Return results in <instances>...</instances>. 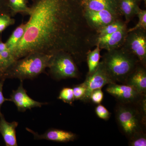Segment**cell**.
Returning a JSON list of instances; mask_svg holds the SVG:
<instances>
[{
    "instance_id": "obj_5",
    "label": "cell",
    "mask_w": 146,
    "mask_h": 146,
    "mask_svg": "<svg viewBox=\"0 0 146 146\" xmlns=\"http://www.w3.org/2000/svg\"><path fill=\"white\" fill-rule=\"evenodd\" d=\"M50 75L56 80L78 78L79 72L72 56L65 52H59L52 55L48 68Z\"/></svg>"
},
{
    "instance_id": "obj_27",
    "label": "cell",
    "mask_w": 146,
    "mask_h": 146,
    "mask_svg": "<svg viewBox=\"0 0 146 146\" xmlns=\"http://www.w3.org/2000/svg\"><path fill=\"white\" fill-rule=\"evenodd\" d=\"M95 112L99 118L105 121L109 119L111 116V114L107 108L102 105L100 104H98L96 107Z\"/></svg>"
},
{
    "instance_id": "obj_4",
    "label": "cell",
    "mask_w": 146,
    "mask_h": 146,
    "mask_svg": "<svg viewBox=\"0 0 146 146\" xmlns=\"http://www.w3.org/2000/svg\"><path fill=\"white\" fill-rule=\"evenodd\" d=\"M115 112L120 129L128 139L136 133L145 132L146 116L141 111L139 102L137 104L118 102Z\"/></svg>"
},
{
    "instance_id": "obj_11",
    "label": "cell",
    "mask_w": 146,
    "mask_h": 146,
    "mask_svg": "<svg viewBox=\"0 0 146 146\" xmlns=\"http://www.w3.org/2000/svg\"><path fill=\"white\" fill-rule=\"evenodd\" d=\"M128 29L126 28L111 34L102 36H97L94 45L100 49L108 51L117 49L123 46L127 34Z\"/></svg>"
},
{
    "instance_id": "obj_26",
    "label": "cell",
    "mask_w": 146,
    "mask_h": 146,
    "mask_svg": "<svg viewBox=\"0 0 146 146\" xmlns=\"http://www.w3.org/2000/svg\"><path fill=\"white\" fill-rule=\"evenodd\" d=\"M138 16L139 21L137 25L132 28L129 29L127 30V32L138 29H142L146 30V11L140 9L137 14Z\"/></svg>"
},
{
    "instance_id": "obj_29",
    "label": "cell",
    "mask_w": 146,
    "mask_h": 146,
    "mask_svg": "<svg viewBox=\"0 0 146 146\" xmlns=\"http://www.w3.org/2000/svg\"><path fill=\"white\" fill-rule=\"evenodd\" d=\"M0 13H7L13 16L8 3H2L1 0H0Z\"/></svg>"
},
{
    "instance_id": "obj_28",
    "label": "cell",
    "mask_w": 146,
    "mask_h": 146,
    "mask_svg": "<svg viewBox=\"0 0 146 146\" xmlns=\"http://www.w3.org/2000/svg\"><path fill=\"white\" fill-rule=\"evenodd\" d=\"M104 98V93L102 89H96L91 93L90 101L97 104H100Z\"/></svg>"
},
{
    "instance_id": "obj_18",
    "label": "cell",
    "mask_w": 146,
    "mask_h": 146,
    "mask_svg": "<svg viewBox=\"0 0 146 146\" xmlns=\"http://www.w3.org/2000/svg\"><path fill=\"white\" fill-rule=\"evenodd\" d=\"M26 27L27 23L21 24L14 30L9 38L5 42L7 47L12 54L22 40L26 31Z\"/></svg>"
},
{
    "instance_id": "obj_20",
    "label": "cell",
    "mask_w": 146,
    "mask_h": 146,
    "mask_svg": "<svg viewBox=\"0 0 146 146\" xmlns=\"http://www.w3.org/2000/svg\"><path fill=\"white\" fill-rule=\"evenodd\" d=\"M8 5L13 16L18 13L29 15L31 7L27 5L26 0H7Z\"/></svg>"
},
{
    "instance_id": "obj_16",
    "label": "cell",
    "mask_w": 146,
    "mask_h": 146,
    "mask_svg": "<svg viewBox=\"0 0 146 146\" xmlns=\"http://www.w3.org/2000/svg\"><path fill=\"white\" fill-rule=\"evenodd\" d=\"M140 0H119V7L121 15H123L127 22L137 15L140 10Z\"/></svg>"
},
{
    "instance_id": "obj_32",
    "label": "cell",
    "mask_w": 146,
    "mask_h": 146,
    "mask_svg": "<svg viewBox=\"0 0 146 146\" xmlns=\"http://www.w3.org/2000/svg\"><path fill=\"white\" fill-rule=\"evenodd\" d=\"M26 1H27V0H26Z\"/></svg>"
},
{
    "instance_id": "obj_12",
    "label": "cell",
    "mask_w": 146,
    "mask_h": 146,
    "mask_svg": "<svg viewBox=\"0 0 146 146\" xmlns=\"http://www.w3.org/2000/svg\"><path fill=\"white\" fill-rule=\"evenodd\" d=\"M26 129L32 133L34 139L36 140H46L59 143H68L74 141L77 138V135L75 133L58 129H49L45 133L41 134L29 128H26Z\"/></svg>"
},
{
    "instance_id": "obj_10",
    "label": "cell",
    "mask_w": 146,
    "mask_h": 146,
    "mask_svg": "<svg viewBox=\"0 0 146 146\" xmlns=\"http://www.w3.org/2000/svg\"><path fill=\"white\" fill-rule=\"evenodd\" d=\"M8 101L13 102L17 108L18 111L25 112L27 110L36 107H41L48 104L47 103H42L36 101L30 98L27 93L23 86V80L16 90H13L10 98L7 99Z\"/></svg>"
},
{
    "instance_id": "obj_22",
    "label": "cell",
    "mask_w": 146,
    "mask_h": 146,
    "mask_svg": "<svg viewBox=\"0 0 146 146\" xmlns=\"http://www.w3.org/2000/svg\"><path fill=\"white\" fill-rule=\"evenodd\" d=\"M58 99L61 100L62 101L72 106L74 101V97L72 88L65 87L60 91Z\"/></svg>"
},
{
    "instance_id": "obj_9",
    "label": "cell",
    "mask_w": 146,
    "mask_h": 146,
    "mask_svg": "<svg viewBox=\"0 0 146 146\" xmlns=\"http://www.w3.org/2000/svg\"><path fill=\"white\" fill-rule=\"evenodd\" d=\"M84 16L88 25L96 32L117 19L119 16L107 10L94 11L84 9Z\"/></svg>"
},
{
    "instance_id": "obj_21",
    "label": "cell",
    "mask_w": 146,
    "mask_h": 146,
    "mask_svg": "<svg viewBox=\"0 0 146 146\" xmlns=\"http://www.w3.org/2000/svg\"><path fill=\"white\" fill-rule=\"evenodd\" d=\"M126 28H127V27L125 23L120 19H117L98 31L97 32V36H102L111 34Z\"/></svg>"
},
{
    "instance_id": "obj_6",
    "label": "cell",
    "mask_w": 146,
    "mask_h": 146,
    "mask_svg": "<svg viewBox=\"0 0 146 146\" xmlns=\"http://www.w3.org/2000/svg\"><path fill=\"white\" fill-rule=\"evenodd\" d=\"M146 67V30L138 29L128 32L122 46Z\"/></svg>"
},
{
    "instance_id": "obj_25",
    "label": "cell",
    "mask_w": 146,
    "mask_h": 146,
    "mask_svg": "<svg viewBox=\"0 0 146 146\" xmlns=\"http://www.w3.org/2000/svg\"><path fill=\"white\" fill-rule=\"evenodd\" d=\"M72 88L75 100L82 101L85 96L86 91V86L84 82L75 85Z\"/></svg>"
},
{
    "instance_id": "obj_2",
    "label": "cell",
    "mask_w": 146,
    "mask_h": 146,
    "mask_svg": "<svg viewBox=\"0 0 146 146\" xmlns=\"http://www.w3.org/2000/svg\"><path fill=\"white\" fill-rule=\"evenodd\" d=\"M52 55L33 52L15 60L7 70L1 79H33L44 72Z\"/></svg>"
},
{
    "instance_id": "obj_3",
    "label": "cell",
    "mask_w": 146,
    "mask_h": 146,
    "mask_svg": "<svg viewBox=\"0 0 146 146\" xmlns=\"http://www.w3.org/2000/svg\"><path fill=\"white\" fill-rule=\"evenodd\" d=\"M102 61L114 82L123 84L140 63L135 56L123 47L107 51L103 56Z\"/></svg>"
},
{
    "instance_id": "obj_15",
    "label": "cell",
    "mask_w": 146,
    "mask_h": 146,
    "mask_svg": "<svg viewBox=\"0 0 146 146\" xmlns=\"http://www.w3.org/2000/svg\"><path fill=\"white\" fill-rule=\"evenodd\" d=\"M18 122H9L2 113H0V133L7 146H18L16 136V128Z\"/></svg>"
},
{
    "instance_id": "obj_24",
    "label": "cell",
    "mask_w": 146,
    "mask_h": 146,
    "mask_svg": "<svg viewBox=\"0 0 146 146\" xmlns=\"http://www.w3.org/2000/svg\"><path fill=\"white\" fill-rule=\"evenodd\" d=\"M11 17L12 16L7 13H0V33L15 23V20Z\"/></svg>"
},
{
    "instance_id": "obj_31",
    "label": "cell",
    "mask_w": 146,
    "mask_h": 146,
    "mask_svg": "<svg viewBox=\"0 0 146 146\" xmlns=\"http://www.w3.org/2000/svg\"><path fill=\"white\" fill-rule=\"evenodd\" d=\"M140 1H145V2L146 3V0H140Z\"/></svg>"
},
{
    "instance_id": "obj_7",
    "label": "cell",
    "mask_w": 146,
    "mask_h": 146,
    "mask_svg": "<svg viewBox=\"0 0 146 146\" xmlns=\"http://www.w3.org/2000/svg\"><path fill=\"white\" fill-rule=\"evenodd\" d=\"M84 82L86 85V91L82 102L85 103L91 102L90 96L94 90L102 89L106 84L115 83L108 73L102 61L100 62L94 73L91 74H87Z\"/></svg>"
},
{
    "instance_id": "obj_17",
    "label": "cell",
    "mask_w": 146,
    "mask_h": 146,
    "mask_svg": "<svg viewBox=\"0 0 146 146\" xmlns=\"http://www.w3.org/2000/svg\"><path fill=\"white\" fill-rule=\"evenodd\" d=\"M15 60L5 43L0 39V80Z\"/></svg>"
},
{
    "instance_id": "obj_23",
    "label": "cell",
    "mask_w": 146,
    "mask_h": 146,
    "mask_svg": "<svg viewBox=\"0 0 146 146\" xmlns=\"http://www.w3.org/2000/svg\"><path fill=\"white\" fill-rule=\"evenodd\" d=\"M129 145L130 146H146L145 132H141L134 134L128 139Z\"/></svg>"
},
{
    "instance_id": "obj_14",
    "label": "cell",
    "mask_w": 146,
    "mask_h": 146,
    "mask_svg": "<svg viewBox=\"0 0 146 146\" xmlns=\"http://www.w3.org/2000/svg\"><path fill=\"white\" fill-rule=\"evenodd\" d=\"M119 0H82L84 9L94 11L107 10L120 16L119 7Z\"/></svg>"
},
{
    "instance_id": "obj_30",
    "label": "cell",
    "mask_w": 146,
    "mask_h": 146,
    "mask_svg": "<svg viewBox=\"0 0 146 146\" xmlns=\"http://www.w3.org/2000/svg\"><path fill=\"white\" fill-rule=\"evenodd\" d=\"M5 80H0V113L1 112V108L3 104L5 102L7 101V99L5 98L4 97L3 93V86Z\"/></svg>"
},
{
    "instance_id": "obj_1",
    "label": "cell",
    "mask_w": 146,
    "mask_h": 146,
    "mask_svg": "<svg viewBox=\"0 0 146 146\" xmlns=\"http://www.w3.org/2000/svg\"><path fill=\"white\" fill-rule=\"evenodd\" d=\"M82 0H39L31 7L22 40L13 52L15 60L33 52H65L76 63L86 60L96 32L88 25Z\"/></svg>"
},
{
    "instance_id": "obj_13",
    "label": "cell",
    "mask_w": 146,
    "mask_h": 146,
    "mask_svg": "<svg viewBox=\"0 0 146 146\" xmlns=\"http://www.w3.org/2000/svg\"><path fill=\"white\" fill-rule=\"evenodd\" d=\"M124 84L129 85L143 95H146V70L139 63L127 77Z\"/></svg>"
},
{
    "instance_id": "obj_8",
    "label": "cell",
    "mask_w": 146,
    "mask_h": 146,
    "mask_svg": "<svg viewBox=\"0 0 146 146\" xmlns=\"http://www.w3.org/2000/svg\"><path fill=\"white\" fill-rule=\"evenodd\" d=\"M106 91L122 104H137L145 95L139 93L134 88L125 84L112 83L108 84Z\"/></svg>"
},
{
    "instance_id": "obj_19",
    "label": "cell",
    "mask_w": 146,
    "mask_h": 146,
    "mask_svg": "<svg viewBox=\"0 0 146 146\" xmlns=\"http://www.w3.org/2000/svg\"><path fill=\"white\" fill-rule=\"evenodd\" d=\"M100 49L98 46L93 50H89L86 54V59L88 64V74H91L96 70L100 63Z\"/></svg>"
}]
</instances>
